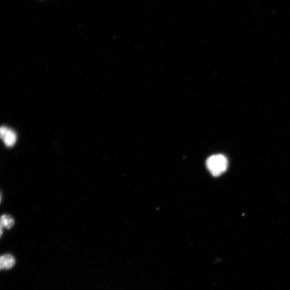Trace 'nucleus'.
<instances>
[{
	"label": "nucleus",
	"mask_w": 290,
	"mask_h": 290,
	"mask_svg": "<svg viewBox=\"0 0 290 290\" xmlns=\"http://www.w3.org/2000/svg\"><path fill=\"white\" fill-rule=\"evenodd\" d=\"M1 194H0V203H1Z\"/></svg>",
	"instance_id": "nucleus-6"
},
{
	"label": "nucleus",
	"mask_w": 290,
	"mask_h": 290,
	"mask_svg": "<svg viewBox=\"0 0 290 290\" xmlns=\"http://www.w3.org/2000/svg\"><path fill=\"white\" fill-rule=\"evenodd\" d=\"M207 167L214 176L223 174L228 167V160L222 154H216L209 157L207 161Z\"/></svg>",
	"instance_id": "nucleus-1"
},
{
	"label": "nucleus",
	"mask_w": 290,
	"mask_h": 290,
	"mask_svg": "<svg viewBox=\"0 0 290 290\" xmlns=\"http://www.w3.org/2000/svg\"><path fill=\"white\" fill-rule=\"evenodd\" d=\"M13 225L14 220L10 216L3 215L0 217V226L3 229H10Z\"/></svg>",
	"instance_id": "nucleus-4"
},
{
	"label": "nucleus",
	"mask_w": 290,
	"mask_h": 290,
	"mask_svg": "<svg viewBox=\"0 0 290 290\" xmlns=\"http://www.w3.org/2000/svg\"><path fill=\"white\" fill-rule=\"evenodd\" d=\"M3 234V228L0 226V238L2 237Z\"/></svg>",
	"instance_id": "nucleus-5"
},
{
	"label": "nucleus",
	"mask_w": 290,
	"mask_h": 290,
	"mask_svg": "<svg viewBox=\"0 0 290 290\" xmlns=\"http://www.w3.org/2000/svg\"><path fill=\"white\" fill-rule=\"evenodd\" d=\"M0 139L3 141L6 146L8 147L15 145L17 135L15 132L5 126L0 127Z\"/></svg>",
	"instance_id": "nucleus-2"
},
{
	"label": "nucleus",
	"mask_w": 290,
	"mask_h": 290,
	"mask_svg": "<svg viewBox=\"0 0 290 290\" xmlns=\"http://www.w3.org/2000/svg\"><path fill=\"white\" fill-rule=\"evenodd\" d=\"M15 264V259L10 254L0 256V271L9 270Z\"/></svg>",
	"instance_id": "nucleus-3"
}]
</instances>
